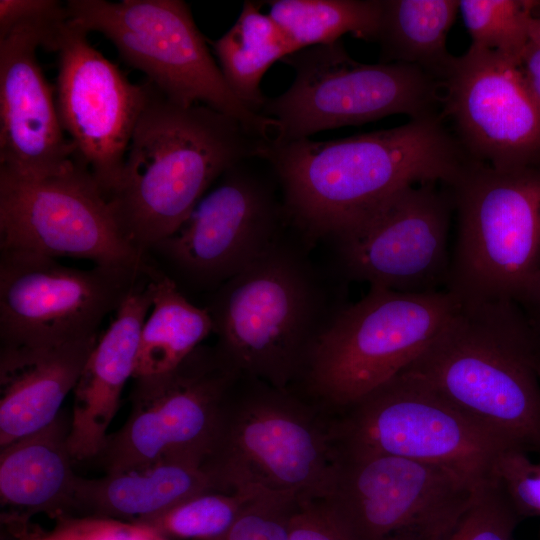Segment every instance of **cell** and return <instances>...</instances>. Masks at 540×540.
<instances>
[{"label":"cell","instance_id":"obj_1","mask_svg":"<svg viewBox=\"0 0 540 540\" xmlns=\"http://www.w3.org/2000/svg\"><path fill=\"white\" fill-rule=\"evenodd\" d=\"M442 118L329 141L269 142L260 159L277 179L288 225L316 247L409 186L452 185L470 159Z\"/></svg>","mask_w":540,"mask_h":540},{"label":"cell","instance_id":"obj_2","mask_svg":"<svg viewBox=\"0 0 540 540\" xmlns=\"http://www.w3.org/2000/svg\"><path fill=\"white\" fill-rule=\"evenodd\" d=\"M289 225L250 265L209 295L215 346L243 375L293 388L337 315L349 282Z\"/></svg>","mask_w":540,"mask_h":540},{"label":"cell","instance_id":"obj_3","mask_svg":"<svg viewBox=\"0 0 540 540\" xmlns=\"http://www.w3.org/2000/svg\"><path fill=\"white\" fill-rule=\"evenodd\" d=\"M269 141L205 105L181 106L153 86L108 201L126 237L147 254L175 233L229 168Z\"/></svg>","mask_w":540,"mask_h":540},{"label":"cell","instance_id":"obj_4","mask_svg":"<svg viewBox=\"0 0 540 540\" xmlns=\"http://www.w3.org/2000/svg\"><path fill=\"white\" fill-rule=\"evenodd\" d=\"M402 372L511 449L540 454V333L517 303L460 299Z\"/></svg>","mask_w":540,"mask_h":540},{"label":"cell","instance_id":"obj_5","mask_svg":"<svg viewBox=\"0 0 540 540\" xmlns=\"http://www.w3.org/2000/svg\"><path fill=\"white\" fill-rule=\"evenodd\" d=\"M331 418L291 388L240 374L203 462L214 488L322 499L336 463Z\"/></svg>","mask_w":540,"mask_h":540},{"label":"cell","instance_id":"obj_6","mask_svg":"<svg viewBox=\"0 0 540 540\" xmlns=\"http://www.w3.org/2000/svg\"><path fill=\"white\" fill-rule=\"evenodd\" d=\"M459 303L446 289L405 293L369 287L337 315L291 389L329 417L339 414L407 368Z\"/></svg>","mask_w":540,"mask_h":540},{"label":"cell","instance_id":"obj_7","mask_svg":"<svg viewBox=\"0 0 540 540\" xmlns=\"http://www.w3.org/2000/svg\"><path fill=\"white\" fill-rule=\"evenodd\" d=\"M448 187L458 234L446 290L522 306L540 272V165L499 170L470 160Z\"/></svg>","mask_w":540,"mask_h":540},{"label":"cell","instance_id":"obj_8","mask_svg":"<svg viewBox=\"0 0 540 540\" xmlns=\"http://www.w3.org/2000/svg\"><path fill=\"white\" fill-rule=\"evenodd\" d=\"M68 18L85 31L101 33L130 67L168 100L205 105L266 141L276 121L247 106L231 90L182 0H69Z\"/></svg>","mask_w":540,"mask_h":540},{"label":"cell","instance_id":"obj_9","mask_svg":"<svg viewBox=\"0 0 540 540\" xmlns=\"http://www.w3.org/2000/svg\"><path fill=\"white\" fill-rule=\"evenodd\" d=\"M336 451L331 483L316 502L348 540H447L484 480L392 455Z\"/></svg>","mask_w":540,"mask_h":540},{"label":"cell","instance_id":"obj_10","mask_svg":"<svg viewBox=\"0 0 540 540\" xmlns=\"http://www.w3.org/2000/svg\"><path fill=\"white\" fill-rule=\"evenodd\" d=\"M282 62L294 70L293 83L266 99L261 110L276 121L275 143L394 114L410 119L438 114L437 79L409 64L357 62L340 40L301 49Z\"/></svg>","mask_w":540,"mask_h":540},{"label":"cell","instance_id":"obj_11","mask_svg":"<svg viewBox=\"0 0 540 540\" xmlns=\"http://www.w3.org/2000/svg\"><path fill=\"white\" fill-rule=\"evenodd\" d=\"M337 450L443 466L482 480L511 449L418 379L399 373L331 417Z\"/></svg>","mask_w":540,"mask_h":540},{"label":"cell","instance_id":"obj_12","mask_svg":"<svg viewBox=\"0 0 540 540\" xmlns=\"http://www.w3.org/2000/svg\"><path fill=\"white\" fill-rule=\"evenodd\" d=\"M240 374L215 344H201L175 368L134 378L129 416L94 460L105 473L162 459L203 464Z\"/></svg>","mask_w":540,"mask_h":540},{"label":"cell","instance_id":"obj_13","mask_svg":"<svg viewBox=\"0 0 540 540\" xmlns=\"http://www.w3.org/2000/svg\"><path fill=\"white\" fill-rule=\"evenodd\" d=\"M0 250L102 266L147 264V254L123 233L109 201L76 158L68 170L41 178L0 170Z\"/></svg>","mask_w":540,"mask_h":540},{"label":"cell","instance_id":"obj_14","mask_svg":"<svg viewBox=\"0 0 540 540\" xmlns=\"http://www.w3.org/2000/svg\"><path fill=\"white\" fill-rule=\"evenodd\" d=\"M148 265L80 269L37 253L0 250V347L99 335L104 318L131 294Z\"/></svg>","mask_w":540,"mask_h":540},{"label":"cell","instance_id":"obj_15","mask_svg":"<svg viewBox=\"0 0 540 540\" xmlns=\"http://www.w3.org/2000/svg\"><path fill=\"white\" fill-rule=\"evenodd\" d=\"M249 160L229 168L183 225L151 249L172 270L176 283L210 295L288 226L275 175L261 174Z\"/></svg>","mask_w":540,"mask_h":540},{"label":"cell","instance_id":"obj_16","mask_svg":"<svg viewBox=\"0 0 540 540\" xmlns=\"http://www.w3.org/2000/svg\"><path fill=\"white\" fill-rule=\"evenodd\" d=\"M453 209L448 186H409L326 240L332 252L329 263L349 283L405 293L444 290L451 267L447 240Z\"/></svg>","mask_w":540,"mask_h":540},{"label":"cell","instance_id":"obj_17","mask_svg":"<svg viewBox=\"0 0 540 540\" xmlns=\"http://www.w3.org/2000/svg\"><path fill=\"white\" fill-rule=\"evenodd\" d=\"M81 26L65 20L48 51L58 56L56 102L75 158L109 198L117 187L136 123L152 85L131 83L95 49Z\"/></svg>","mask_w":540,"mask_h":540},{"label":"cell","instance_id":"obj_18","mask_svg":"<svg viewBox=\"0 0 540 540\" xmlns=\"http://www.w3.org/2000/svg\"><path fill=\"white\" fill-rule=\"evenodd\" d=\"M439 85L441 116L471 161L499 170L540 165V106L517 62L470 46Z\"/></svg>","mask_w":540,"mask_h":540},{"label":"cell","instance_id":"obj_19","mask_svg":"<svg viewBox=\"0 0 540 540\" xmlns=\"http://www.w3.org/2000/svg\"><path fill=\"white\" fill-rule=\"evenodd\" d=\"M60 25V24H59ZM58 26L20 24L0 35V170L41 178L75 163L64 135L56 87L46 79L37 50L48 48Z\"/></svg>","mask_w":540,"mask_h":540},{"label":"cell","instance_id":"obj_20","mask_svg":"<svg viewBox=\"0 0 540 540\" xmlns=\"http://www.w3.org/2000/svg\"><path fill=\"white\" fill-rule=\"evenodd\" d=\"M151 307L146 272L99 336L73 390L68 442L74 461L94 460L102 450L122 390L133 378L141 330Z\"/></svg>","mask_w":540,"mask_h":540},{"label":"cell","instance_id":"obj_21","mask_svg":"<svg viewBox=\"0 0 540 540\" xmlns=\"http://www.w3.org/2000/svg\"><path fill=\"white\" fill-rule=\"evenodd\" d=\"M99 336L0 347V447L47 426L59 415Z\"/></svg>","mask_w":540,"mask_h":540},{"label":"cell","instance_id":"obj_22","mask_svg":"<svg viewBox=\"0 0 540 540\" xmlns=\"http://www.w3.org/2000/svg\"><path fill=\"white\" fill-rule=\"evenodd\" d=\"M70 415L0 447V502L6 512L56 520L75 512L78 475L69 449Z\"/></svg>","mask_w":540,"mask_h":540},{"label":"cell","instance_id":"obj_23","mask_svg":"<svg viewBox=\"0 0 540 540\" xmlns=\"http://www.w3.org/2000/svg\"><path fill=\"white\" fill-rule=\"evenodd\" d=\"M208 490L216 489L201 463L162 459L100 478L79 476L75 512L134 523Z\"/></svg>","mask_w":540,"mask_h":540},{"label":"cell","instance_id":"obj_24","mask_svg":"<svg viewBox=\"0 0 540 540\" xmlns=\"http://www.w3.org/2000/svg\"><path fill=\"white\" fill-rule=\"evenodd\" d=\"M152 307L141 330L134 378L169 371L213 333L208 310L192 302L166 273L147 268Z\"/></svg>","mask_w":540,"mask_h":540},{"label":"cell","instance_id":"obj_25","mask_svg":"<svg viewBox=\"0 0 540 540\" xmlns=\"http://www.w3.org/2000/svg\"><path fill=\"white\" fill-rule=\"evenodd\" d=\"M458 12V0H382L381 62L417 66L439 82L454 58L447 35Z\"/></svg>","mask_w":540,"mask_h":540},{"label":"cell","instance_id":"obj_26","mask_svg":"<svg viewBox=\"0 0 540 540\" xmlns=\"http://www.w3.org/2000/svg\"><path fill=\"white\" fill-rule=\"evenodd\" d=\"M260 8L261 2L246 1L235 23L211 45L231 90L261 114L267 99L260 89L263 76L275 62L299 50L288 33Z\"/></svg>","mask_w":540,"mask_h":540},{"label":"cell","instance_id":"obj_27","mask_svg":"<svg viewBox=\"0 0 540 540\" xmlns=\"http://www.w3.org/2000/svg\"><path fill=\"white\" fill-rule=\"evenodd\" d=\"M269 15L288 33L298 50L330 44L350 33L378 41L382 0H274Z\"/></svg>","mask_w":540,"mask_h":540},{"label":"cell","instance_id":"obj_28","mask_svg":"<svg viewBox=\"0 0 540 540\" xmlns=\"http://www.w3.org/2000/svg\"><path fill=\"white\" fill-rule=\"evenodd\" d=\"M262 492L208 490L135 524L169 540H217L232 527L248 503Z\"/></svg>","mask_w":540,"mask_h":540},{"label":"cell","instance_id":"obj_29","mask_svg":"<svg viewBox=\"0 0 540 540\" xmlns=\"http://www.w3.org/2000/svg\"><path fill=\"white\" fill-rule=\"evenodd\" d=\"M540 5L530 0H460L459 12L473 47L519 64L530 42L529 25Z\"/></svg>","mask_w":540,"mask_h":540},{"label":"cell","instance_id":"obj_30","mask_svg":"<svg viewBox=\"0 0 540 540\" xmlns=\"http://www.w3.org/2000/svg\"><path fill=\"white\" fill-rule=\"evenodd\" d=\"M2 531L12 540H169L144 526L93 515H66L51 528L15 513L1 512Z\"/></svg>","mask_w":540,"mask_h":540},{"label":"cell","instance_id":"obj_31","mask_svg":"<svg viewBox=\"0 0 540 540\" xmlns=\"http://www.w3.org/2000/svg\"><path fill=\"white\" fill-rule=\"evenodd\" d=\"M521 515L499 483L484 479L447 540H513Z\"/></svg>","mask_w":540,"mask_h":540},{"label":"cell","instance_id":"obj_32","mask_svg":"<svg viewBox=\"0 0 540 540\" xmlns=\"http://www.w3.org/2000/svg\"><path fill=\"white\" fill-rule=\"evenodd\" d=\"M300 502L294 496L262 492L217 540H289L291 519Z\"/></svg>","mask_w":540,"mask_h":540},{"label":"cell","instance_id":"obj_33","mask_svg":"<svg viewBox=\"0 0 540 540\" xmlns=\"http://www.w3.org/2000/svg\"><path fill=\"white\" fill-rule=\"evenodd\" d=\"M521 516H540V460L509 449L498 458L492 473Z\"/></svg>","mask_w":540,"mask_h":540},{"label":"cell","instance_id":"obj_34","mask_svg":"<svg viewBox=\"0 0 540 540\" xmlns=\"http://www.w3.org/2000/svg\"><path fill=\"white\" fill-rule=\"evenodd\" d=\"M67 18L66 4L56 0L0 1V35L16 25L57 26Z\"/></svg>","mask_w":540,"mask_h":540},{"label":"cell","instance_id":"obj_35","mask_svg":"<svg viewBox=\"0 0 540 540\" xmlns=\"http://www.w3.org/2000/svg\"><path fill=\"white\" fill-rule=\"evenodd\" d=\"M289 540H348L316 501H301L291 519Z\"/></svg>","mask_w":540,"mask_h":540},{"label":"cell","instance_id":"obj_36","mask_svg":"<svg viewBox=\"0 0 540 540\" xmlns=\"http://www.w3.org/2000/svg\"><path fill=\"white\" fill-rule=\"evenodd\" d=\"M518 65L530 92L540 106V46L529 42Z\"/></svg>","mask_w":540,"mask_h":540},{"label":"cell","instance_id":"obj_37","mask_svg":"<svg viewBox=\"0 0 540 540\" xmlns=\"http://www.w3.org/2000/svg\"><path fill=\"white\" fill-rule=\"evenodd\" d=\"M521 307L540 333V272L527 300Z\"/></svg>","mask_w":540,"mask_h":540},{"label":"cell","instance_id":"obj_38","mask_svg":"<svg viewBox=\"0 0 540 540\" xmlns=\"http://www.w3.org/2000/svg\"><path fill=\"white\" fill-rule=\"evenodd\" d=\"M529 39L531 43L540 46V16H534L530 21Z\"/></svg>","mask_w":540,"mask_h":540},{"label":"cell","instance_id":"obj_39","mask_svg":"<svg viewBox=\"0 0 540 540\" xmlns=\"http://www.w3.org/2000/svg\"><path fill=\"white\" fill-rule=\"evenodd\" d=\"M0 540H12L5 532H1V539Z\"/></svg>","mask_w":540,"mask_h":540}]
</instances>
